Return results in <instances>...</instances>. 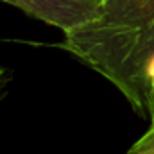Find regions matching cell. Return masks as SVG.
Here are the masks:
<instances>
[{
    "mask_svg": "<svg viewBox=\"0 0 154 154\" xmlns=\"http://www.w3.org/2000/svg\"><path fill=\"white\" fill-rule=\"evenodd\" d=\"M63 32L93 18L102 0H0Z\"/></svg>",
    "mask_w": 154,
    "mask_h": 154,
    "instance_id": "7a4b0ae2",
    "label": "cell"
},
{
    "mask_svg": "<svg viewBox=\"0 0 154 154\" xmlns=\"http://www.w3.org/2000/svg\"><path fill=\"white\" fill-rule=\"evenodd\" d=\"M61 47L106 77L147 116L143 72L154 54V0H102L88 22L63 32Z\"/></svg>",
    "mask_w": 154,
    "mask_h": 154,
    "instance_id": "6da1fadb",
    "label": "cell"
},
{
    "mask_svg": "<svg viewBox=\"0 0 154 154\" xmlns=\"http://www.w3.org/2000/svg\"><path fill=\"white\" fill-rule=\"evenodd\" d=\"M9 82H11V75H9V72H5L4 68H0V99H2V95L5 93V88H7Z\"/></svg>",
    "mask_w": 154,
    "mask_h": 154,
    "instance_id": "5b68a950",
    "label": "cell"
},
{
    "mask_svg": "<svg viewBox=\"0 0 154 154\" xmlns=\"http://www.w3.org/2000/svg\"><path fill=\"white\" fill-rule=\"evenodd\" d=\"M143 79H145V100H147V95L151 91H154V54L147 61V66H145V72H143Z\"/></svg>",
    "mask_w": 154,
    "mask_h": 154,
    "instance_id": "277c9868",
    "label": "cell"
},
{
    "mask_svg": "<svg viewBox=\"0 0 154 154\" xmlns=\"http://www.w3.org/2000/svg\"><path fill=\"white\" fill-rule=\"evenodd\" d=\"M127 154H154V118H151V125L145 134H142V138L133 143Z\"/></svg>",
    "mask_w": 154,
    "mask_h": 154,
    "instance_id": "3957f363",
    "label": "cell"
}]
</instances>
